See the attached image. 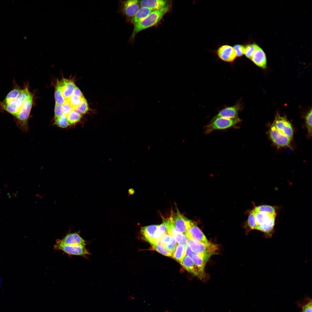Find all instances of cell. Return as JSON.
Listing matches in <instances>:
<instances>
[{
	"label": "cell",
	"instance_id": "f546056e",
	"mask_svg": "<svg viewBox=\"0 0 312 312\" xmlns=\"http://www.w3.org/2000/svg\"><path fill=\"white\" fill-rule=\"evenodd\" d=\"M253 210L255 211L263 212L270 214L276 213L275 207L269 205H263L255 207Z\"/></svg>",
	"mask_w": 312,
	"mask_h": 312
},
{
	"label": "cell",
	"instance_id": "d4e9b609",
	"mask_svg": "<svg viewBox=\"0 0 312 312\" xmlns=\"http://www.w3.org/2000/svg\"><path fill=\"white\" fill-rule=\"evenodd\" d=\"M186 246L179 244L177 245L172 254V257L180 264L185 256Z\"/></svg>",
	"mask_w": 312,
	"mask_h": 312
},
{
	"label": "cell",
	"instance_id": "8992f818",
	"mask_svg": "<svg viewBox=\"0 0 312 312\" xmlns=\"http://www.w3.org/2000/svg\"><path fill=\"white\" fill-rule=\"evenodd\" d=\"M22 89L17 98L10 103L0 106V111H5L15 116L19 111L24 102L33 96L28 89L27 85Z\"/></svg>",
	"mask_w": 312,
	"mask_h": 312
},
{
	"label": "cell",
	"instance_id": "7bdbcfd3",
	"mask_svg": "<svg viewBox=\"0 0 312 312\" xmlns=\"http://www.w3.org/2000/svg\"><path fill=\"white\" fill-rule=\"evenodd\" d=\"M73 95L77 96L81 98L84 97L80 89L76 86L73 90Z\"/></svg>",
	"mask_w": 312,
	"mask_h": 312
},
{
	"label": "cell",
	"instance_id": "ffe728a7",
	"mask_svg": "<svg viewBox=\"0 0 312 312\" xmlns=\"http://www.w3.org/2000/svg\"><path fill=\"white\" fill-rule=\"evenodd\" d=\"M140 5L142 7L154 10H160L168 7L167 1L163 0H143L140 1Z\"/></svg>",
	"mask_w": 312,
	"mask_h": 312
},
{
	"label": "cell",
	"instance_id": "5b68a950",
	"mask_svg": "<svg viewBox=\"0 0 312 312\" xmlns=\"http://www.w3.org/2000/svg\"><path fill=\"white\" fill-rule=\"evenodd\" d=\"M187 245L194 253L210 257L216 254L218 249L216 244L209 242L203 243L192 238H188Z\"/></svg>",
	"mask_w": 312,
	"mask_h": 312
},
{
	"label": "cell",
	"instance_id": "b9f144b4",
	"mask_svg": "<svg viewBox=\"0 0 312 312\" xmlns=\"http://www.w3.org/2000/svg\"><path fill=\"white\" fill-rule=\"evenodd\" d=\"M302 310L300 312H312V300H309L302 306Z\"/></svg>",
	"mask_w": 312,
	"mask_h": 312
},
{
	"label": "cell",
	"instance_id": "cb8c5ba5",
	"mask_svg": "<svg viewBox=\"0 0 312 312\" xmlns=\"http://www.w3.org/2000/svg\"><path fill=\"white\" fill-rule=\"evenodd\" d=\"M62 83L61 80H57L54 93V97L56 103L62 105L66 102V101L64 97L62 92L61 89Z\"/></svg>",
	"mask_w": 312,
	"mask_h": 312
},
{
	"label": "cell",
	"instance_id": "83f0119b",
	"mask_svg": "<svg viewBox=\"0 0 312 312\" xmlns=\"http://www.w3.org/2000/svg\"><path fill=\"white\" fill-rule=\"evenodd\" d=\"M244 46V54L250 60L258 45L255 43H249Z\"/></svg>",
	"mask_w": 312,
	"mask_h": 312
},
{
	"label": "cell",
	"instance_id": "ba28073f",
	"mask_svg": "<svg viewBox=\"0 0 312 312\" xmlns=\"http://www.w3.org/2000/svg\"><path fill=\"white\" fill-rule=\"evenodd\" d=\"M269 132L272 141L277 146L284 147L290 145L291 140L279 131L273 124L270 126Z\"/></svg>",
	"mask_w": 312,
	"mask_h": 312
},
{
	"label": "cell",
	"instance_id": "9c48e42d",
	"mask_svg": "<svg viewBox=\"0 0 312 312\" xmlns=\"http://www.w3.org/2000/svg\"><path fill=\"white\" fill-rule=\"evenodd\" d=\"M281 132L291 140L293 137L294 131L291 123L284 117L278 115L272 124Z\"/></svg>",
	"mask_w": 312,
	"mask_h": 312
},
{
	"label": "cell",
	"instance_id": "30bf717a",
	"mask_svg": "<svg viewBox=\"0 0 312 312\" xmlns=\"http://www.w3.org/2000/svg\"><path fill=\"white\" fill-rule=\"evenodd\" d=\"M216 53L221 60L228 62H233L237 57L233 47L228 44L220 46Z\"/></svg>",
	"mask_w": 312,
	"mask_h": 312
},
{
	"label": "cell",
	"instance_id": "ac0fdd59",
	"mask_svg": "<svg viewBox=\"0 0 312 312\" xmlns=\"http://www.w3.org/2000/svg\"><path fill=\"white\" fill-rule=\"evenodd\" d=\"M159 225H152L142 227L141 233L143 236L142 239L150 244L155 243L154 233Z\"/></svg>",
	"mask_w": 312,
	"mask_h": 312
},
{
	"label": "cell",
	"instance_id": "484cf974",
	"mask_svg": "<svg viewBox=\"0 0 312 312\" xmlns=\"http://www.w3.org/2000/svg\"><path fill=\"white\" fill-rule=\"evenodd\" d=\"M167 233L166 219H164L162 223L159 225L158 227L154 234V239L155 243L164 234Z\"/></svg>",
	"mask_w": 312,
	"mask_h": 312
},
{
	"label": "cell",
	"instance_id": "836d02e7",
	"mask_svg": "<svg viewBox=\"0 0 312 312\" xmlns=\"http://www.w3.org/2000/svg\"><path fill=\"white\" fill-rule=\"evenodd\" d=\"M88 109V105L85 99H84L81 103L74 109L81 115L84 114Z\"/></svg>",
	"mask_w": 312,
	"mask_h": 312
},
{
	"label": "cell",
	"instance_id": "f6af8a7d",
	"mask_svg": "<svg viewBox=\"0 0 312 312\" xmlns=\"http://www.w3.org/2000/svg\"><path fill=\"white\" fill-rule=\"evenodd\" d=\"M134 191L133 189H130L129 190V193L130 194H132L134 193Z\"/></svg>",
	"mask_w": 312,
	"mask_h": 312
},
{
	"label": "cell",
	"instance_id": "277c9868",
	"mask_svg": "<svg viewBox=\"0 0 312 312\" xmlns=\"http://www.w3.org/2000/svg\"><path fill=\"white\" fill-rule=\"evenodd\" d=\"M33 102V96L25 101L19 111L14 116L16 125L23 132L29 130L28 121Z\"/></svg>",
	"mask_w": 312,
	"mask_h": 312
},
{
	"label": "cell",
	"instance_id": "7402d4cb",
	"mask_svg": "<svg viewBox=\"0 0 312 312\" xmlns=\"http://www.w3.org/2000/svg\"><path fill=\"white\" fill-rule=\"evenodd\" d=\"M181 264L190 273H192L200 279H202L191 257L187 256H185L182 260Z\"/></svg>",
	"mask_w": 312,
	"mask_h": 312
},
{
	"label": "cell",
	"instance_id": "ee69618b",
	"mask_svg": "<svg viewBox=\"0 0 312 312\" xmlns=\"http://www.w3.org/2000/svg\"><path fill=\"white\" fill-rule=\"evenodd\" d=\"M194 253L188 245H187L185 248V256H189L191 257Z\"/></svg>",
	"mask_w": 312,
	"mask_h": 312
},
{
	"label": "cell",
	"instance_id": "2e32d148",
	"mask_svg": "<svg viewBox=\"0 0 312 312\" xmlns=\"http://www.w3.org/2000/svg\"><path fill=\"white\" fill-rule=\"evenodd\" d=\"M256 65L263 68L267 66V58L265 54L259 46L255 51L250 59Z\"/></svg>",
	"mask_w": 312,
	"mask_h": 312
},
{
	"label": "cell",
	"instance_id": "d590c367",
	"mask_svg": "<svg viewBox=\"0 0 312 312\" xmlns=\"http://www.w3.org/2000/svg\"><path fill=\"white\" fill-rule=\"evenodd\" d=\"M85 97L81 98L77 96L72 95L67 101L74 107V108L80 104Z\"/></svg>",
	"mask_w": 312,
	"mask_h": 312
},
{
	"label": "cell",
	"instance_id": "52a82bcc",
	"mask_svg": "<svg viewBox=\"0 0 312 312\" xmlns=\"http://www.w3.org/2000/svg\"><path fill=\"white\" fill-rule=\"evenodd\" d=\"M54 247L55 250L62 251L69 255L85 257L90 254L85 246L65 244L61 243L57 240Z\"/></svg>",
	"mask_w": 312,
	"mask_h": 312
},
{
	"label": "cell",
	"instance_id": "74e56055",
	"mask_svg": "<svg viewBox=\"0 0 312 312\" xmlns=\"http://www.w3.org/2000/svg\"><path fill=\"white\" fill-rule=\"evenodd\" d=\"M177 246L176 242L174 238L172 237L170 241L166 244L165 247L173 254Z\"/></svg>",
	"mask_w": 312,
	"mask_h": 312
},
{
	"label": "cell",
	"instance_id": "ab89813d",
	"mask_svg": "<svg viewBox=\"0 0 312 312\" xmlns=\"http://www.w3.org/2000/svg\"><path fill=\"white\" fill-rule=\"evenodd\" d=\"M62 110L64 115H67L74 109V107L67 101L62 105Z\"/></svg>",
	"mask_w": 312,
	"mask_h": 312
},
{
	"label": "cell",
	"instance_id": "4fadbf2b",
	"mask_svg": "<svg viewBox=\"0 0 312 312\" xmlns=\"http://www.w3.org/2000/svg\"><path fill=\"white\" fill-rule=\"evenodd\" d=\"M59 242L70 245H79L83 246L86 245L85 240L77 232L69 233L62 239L57 240Z\"/></svg>",
	"mask_w": 312,
	"mask_h": 312
},
{
	"label": "cell",
	"instance_id": "5bb4252c",
	"mask_svg": "<svg viewBox=\"0 0 312 312\" xmlns=\"http://www.w3.org/2000/svg\"><path fill=\"white\" fill-rule=\"evenodd\" d=\"M241 108L240 104L238 103L233 106L226 107L222 109L214 118H234L238 117V112Z\"/></svg>",
	"mask_w": 312,
	"mask_h": 312
},
{
	"label": "cell",
	"instance_id": "d6a6232c",
	"mask_svg": "<svg viewBox=\"0 0 312 312\" xmlns=\"http://www.w3.org/2000/svg\"><path fill=\"white\" fill-rule=\"evenodd\" d=\"M247 226L250 229L257 230V226L255 213L253 210L250 213L249 215L247 220Z\"/></svg>",
	"mask_w": 312,
	"mask_h": 312
},
{
	"label": "cell",
	"instance_id": "4dcf8cb0",
	"mask_svg": "<svg viewBox=\"0 0 312 312\" xmlns=\"http://www.w3.org/2000/svg\"><path fill=\"white\" fill-rule=\"evenodd\" d=\"M54 124L58 127L63 128L70 126L66 115L55 118Z\"/></svg>",
	"mask_w": 312,
	"mask_h": 312
},
{
	"label": "cell",
	"instance_id": "d6986e66",
	"mask_svg": "<svg viewBox=\"0 0 312 312\" xmlns=\"http://www.w3.org/2000/svg\"><path fill=\"white\" fill-rule=\"evenodd\" d=\"M13 88L7 95L4 99L0 102V106L8 104L16 99L19 96L22 89L14 80Z\"/></svg>",
	"mask_w": 312,
	"mask_h": 312
},
{
	"label": "cell",
	"instance_id": "1f68e13d",
	"mask_svg": "<svg viewBox=\"0 0 312 312\" xmlns=\"http://www.w3.org/2000/svg\"><path fill=\"white\" fill-rule=\"evenodd\" d=\"M173 237L179 244L185 246L187 245L188 238L185 234L177 231Z\"/></svg>",
	"mask_w": 312,
	"mask_h": 312
},
{
	"label": "cell",
	"instance_id": "f1b7e54d",
	"mask_svg": "<svg viewBox=\"0 0 312 312\" xmlns=\"http://www.w3.org/2000/svg\"><path fill=\"white\" fill-rule=\"evenodd\" d=\"M150 244L154 249L161 254L166 256L172 257V254L161 244L155 243Z\"/></svg>",
	"mask_w": 312,
	"mask_h": 312
},
{
	"label": "cell",
	"instance_id": "7a4b0ae2",
	"mask_svg": "<svg viewBox=\"0 0 312 312\" xmlns=\"http://www.w3.org/2000/svg\"><path fill=\"white\" fill-rule=\"evenodd\" d=\"M168 9V7H167L160 10H154L146 17L134 25L130 40H133L136 34L140 31L157 24L167 12Z\"/></svg>",
	"mask_w": 312,
	"mask_h": 312
},
{
	"label": "cell",
	"instance_id": "7c38bea8",
	"mask_svg": "<svg viewBox=\"0 0 312 312\" xmlns=\"http://www.w3.org/2000/svg\"><path fill=\"white\" fill-rule=\"evenodd\" d=\"M189 238H192L203 243L209 242L206 237L194 222L189 220L188 232L185 235Z\"/></svg>",
	"mask_w": 312,
	"mask_h": 312
},
{
	"label": "cell",
	"instance_id": "4316f807",
	"mask_svg": "<svg viewBox=\"0 0 312 312\" xmlns=\"http://www.w3.org/2000/svg\"><path fill=\"white\" fill-rule=\"evenodd\" d=\"M66 116L70 125H74L79 122L81 118V115L74 109Z\"/></svg>",
	"mask_w": 312,
	"mask_h": 312
},
{
	"label": "cell",
	"instance_id": "f35d334b",
	"mask_svg": "<svg viewBox=\"0 0 312 312\" xmlns=\"http://www.w3.org/2000/svg\"><path fill=\"white\" fill-rule=\"evenodd\" d=\"M237 57H240L244 55V46L240 44H235L233 46Z\"/></svg>",
	"mask_w": 312,
	"mask_h": 312
},
{
	"label": "cell",
	"instance_id": "9a60e30c",
	"mask_svg": "<svg viewBox=\"0 0 312 312\" xmlns=\"http://www.w3.org/2000/svg\"><path fill=\"white\" fill-rule=\"evenodd\" d=\"M191 257L199 274L202 278L204 276V271L206 264L210 257L207 255H199L194 253L192 255Z\"/></svg>",
	"mask_w": 312,
	"mask_h": 312
},
{
	"label": "cell",
	"instance_id": "44dd1931",
	"mask_svg": "<svg viewBox=\"0 0 312 312\" xmlns=\"http://www.w3.org/2000/svg\"><path fill=\"white\" fill-rule=\"evenodd\" d=\"M62 86L61 89L63 96L66 101L73 95V90L76 86L72 80L63 78L61 79Z\"/></svg>",
	"mask_w": 312,
	"mask_h": 312
},
{
	"label": "cell",
	"instance_id": "3957f363",
	"mask_svg": "<svg viewBox=\"0 0 312 312\" xmlns=\"http://www.w3.org/2000/svg\"><path fill=\"white\" fill-rule=\"evenodd\" d=\"M241 120L238 117L234 118L224 117L213 118L210 122L204 127V131L206 134L216 130L226 129L238 127Z\"/></svg>",
	"mask_w": 312,
	"mask_h": 312
},
{
	"label": "cell",
	"instance_id": "6da1fadb",
	"mask_svg": "<svg viewBox=\"0 0 312 312\" xmlns=\"http://www.w3.org/2000/svg\"><path fill=\"white\" fill-rule=\"evenodd\" d=\"M253 211L257 226V230L263 232L266 238H271L274 232V227L276 213Z\"/></svg>",
	"mask_w": 312,
	"mask_h": 312
},
{
	"label": "cell",
	"instance_id": "8fae6325",
	"mask_svg": "<svg viewBox=\"0 0 312 312\" xmlns=\"http://www.w3.org/2000/svg\"><path fill=\"white\" fill-rule=\"evenodd\" d=\"M171 216L177 231L185 235L188 232L189 219L181 214L178 210L176 213H172Z\"/></svg>",
	"mask_w": 312,
	"mask_h": 312
},
{
	"label": "cell",
	"instance_id": "60d3db41",
	"mask_svg": "<svg viewBox=\"0 0 312 312\" xmlns=\"http://www.w3.org/2000/svg\"><path fill=\"white\" fill-rule=\"evenodd\" d=\"M54 115L55 118L65 115L62 111V105L55 103L54 109Z\"/></svg>",
	"mask_w": 312,
	"mask_h": 312
},
{
	"label": "cell",
	"instance_id": "e0dca14e",
	"mask_svg": "<svg viewBox=\"0 0 312 312\" xmlns=\"http://www.w3.org/2000/svg\"><path fill=\"white\" fill-rule=\"evenodd\" d=\"M138 1L136 0L125 1L123 3L122 10L124 13L129 17H133L139 9Z\"/></svg>",
	"mask_w": 312,
	"mask_h": 312
},
{
	"label": "cell",
	"instance_id": "8d00e7d4",
	"mask_svg": "<svg viewBox=\"0 0 312 312\" xmlns=\"http://www.w3.org/2000/svg\"><path fill=\"white\" fill-rule=\"evenodd\" d=\"M172 237L167 233H166L162 235L157 241L156 243L160 244L165 247L166 244L170 241Z\"/></svg>",
	"mask_w": 312,
	"mask_h": 312
},
{
	"label": "cell",
	"instance_id": "603a6c76",
	"mask_svg": "<svg viewBox=\"0 0 312 312\" xmlns=\"http://www.w3.org/2000/svg\"><path fill=\"white\" fill-rule=\"evenodd\" d=\"M153 10L146 7H142L140 8L133 18L131 21L132 23L135 25L148 16Z\"/></svg>",
	"mask_w": 312,
	"mask_h": 312
},
{
	"label": "cell",
	"instance_id": "e575fe53",
	"mask_svg": "<svg viewBox=\"0 0 312 312\" xmlns=\"http://www.w3.org/2000/svg\"><path fill=\"white\" fill-rule=\"evenodd\" d=\"M305 122L308 135L311 136L312 134V109L309 111L305 116Z\"/></svg>",
	"mask_w": 312,
	"mask_h": 312
}]
</instances>
